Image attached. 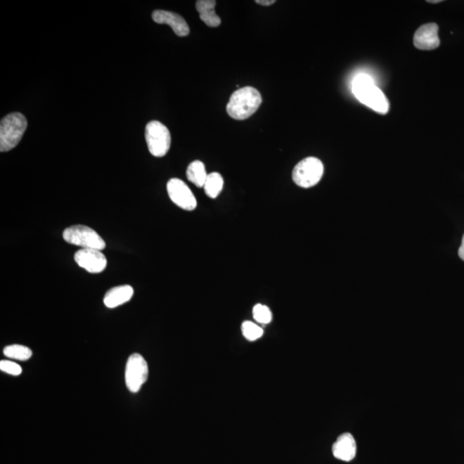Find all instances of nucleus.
I'll return each mask as SVG.
<instances>
[{"label":"nucleus","mask_w":464,"mask_h":464,"mask_svg":"<svg viewBox=\"0 0 464 464\" xmlns=\"http://www.w3.org/2000/svg\"><path fill=\"white\" fill-rule=\"evenodd\" d=\"M352 90L359 102L382 115L388 113L389 103L386 96L375 85L369 75H359L355 77Z\"/></svg>","instance_id":"f257e3e1"},{"label":"nucleus","mask_w":464,"mask_h":464,"mask_svg":"<svg viewBox=\"0 0 464 464\" xmlns=\"http://www.w3.org/2000/svg\"><path fill=\"white\" fill-rule=\"evenodd\" d=\"M262 98L257 89L246 86L231 95L226 111L231 118L243 121L250 118L261 106Z\"/></svg>","instance_id":"f03ea898"},{"label":"nucleus","mask_w":464,"mask_h":464,"mask_svg":"<svg viewBox=\"0 0 464 464\" xmlns=\"http://www.w3.org/2000/svg\"><path fill=\"white\" fill-rule=\"evenodd\" d=\"M28 127L25 116L11 113L4 117L0 124V150L9 152L19 144Z\"/></svg>","instance_id":"7ed1b4c3"},{"label":"nucleus","mask_w":464,"mask_h":464,"mask_svg":"<svg viewBox=\"0 0 464 464\" xmlns=\"http://www.w3.org/2000/svg\"><path fill=\"white\" fill-rule=\"evenodd\" d=\"M63 238L70 245L79 246L82 249L102 251L106 247L105 242L98 232L82 224L67 228L63 232Z\"/></svg>","instance_id":"20e7f679"},{"label":"nucleus","mask_w":464,"mask_h":464,"mask_svg":"<svg viewBox=\"0 0 464 464\" xmlns=\"http://www.w3.org/2000/svg\"><path fill=\"white\" fill-rule=\"evenodd\" d=\"M324 167L322 161L314 157L300 161L292 172V180L301 188L314 187L322 179Z\"/></svg>","instance_id":"39448f33"},{"label":"nucleus","mask_w":464,"mask_h":464,"mask_svg":"<svg viewBox=\"0 0 464 464\" xmlns=\"http://www.w3.org/2000/svg\"><path fill=\"white\" fill-rule=\"evenodd\" d=\"M146 141L150 154L154 157H162L169 150L172 136L164 124L153 121L146 125Z\"/></svg>","instance_id":"423d86ee"},{"label":"nucleus","mask_w":464,"mask_h":464,"mask_svg":"<svg viewBox=\"0 0 464 464\" xmlns=\"http://www.w3.org/2000/svg\"><path fill=\"white\" fill-rule=\"evenodd\" d=\"M149 368L146 359L138 354H131L127 362L125 380L127 389L137 393L148 379Z\"/></svg>","instance_id":"0eeeda50"},{"label":"nucleus","mask_w":464,"mask_h":464,"mask_svg":"<svg viewBox=\"0 0 464 464\" xmlns=\"http://www.w3.org/2000/svg\"><path fill=\"white\" fill-rule=\"evenodd\" d=\"M167 191L170 200L183 210L193 211L196 208L195 197L183 181L172 178L168 181Z\"/></svg>","instance_id":"6e6552de"},{"label":"nucleus","mask_w":464,"mask_h":464,"mask_svg":"<svg viewBox=\"0 0 464 464\" xmlns=\"http://www.w3.org/2000/svg\"><path fill=\"white\" fill-rule=\"evenodd\" d=\"M75 260L80 268L91 273H99L107 268L108 261L101 250L81 249L75 254Z\"/></svg>","instance_id":"1a4fd4ad"},{"label":"nucleus","mask_w":464,"mask_h":464,"mask_svg":"<svg viewBox=\"0 0 464 464\" xmlns=\"http://www.w3.org/2000/svg\"><path fill=\"white\" fill-rule=\"evenodd\" d=\"M413 44L420 50H432L439 48V26L434 22L420 27L413 36Z\"/></svg>","instance_id":"9d476101"},{"label":"nucleus","mask_w":464,"mask_h":464,"mask_svg":"<svg viewBox=\"0 0 464 464\" xmlns=\"http://www.w3.org/2000/svg\"><path fill=\"white\" fill-rule=\"evenodd\" d=\"M152 17L155 22L172 27L178 37H187L191 32L187 22L179 14L172 11L157 10L153 11Z\"/></svg>","instance_id":"9b49d317"},{"label":"nucleus","mask_w":464,"mask_h":464,"mask_svg":"<svg viewBox=\"0 0 464 464\" xmlns=\"http://www.w3.org/2000/svg\"><path fill=\"white\" fill-rule=\"evenodd\" d=\"M333 455L335 458L344 462H350L355 458L357 444L354 436L349 432L343 433L338 437L332 446Z\"/></svg>","instance_id":"f8f14e48"},{"label":"nucleus","mask_w":464,"mask_h":464,"mask_svg":"<svg viewBox=\"0 0 464 464\" xmlns=\"http://www.w3.org/2000/svg\"><path fill=\"white\" fill-rule=\"evenodd\" d=\"M134 293V288L129 285L115 286L106 292L103 303L106 307L114 309L129 302Z\"/></svg>","instance_id":"ddd939ff"},{"label":"nucleus","mask_w":464,"mask_h":464,"mask_svg":"<svg viewBox=\"0 0 464 464\" xmlns=\"http://www.w3.org/2000/svg\"><path fill=\"white\" fill-rule=\"evenodd\" d=\"M215 0H199L196 2V9L200 14V18L209 27H219L221 20L218 15L215 13Z\"/></svg>","instance_id":"4468645a"},{"label":"nucleus","mask_w":464,"mask_h":464,"mask_svg":"<svg viewBox=\"0 0 464 464\" xmlns=\"http://www.w3.org/2000/svg\"><path fill=\"white\" fill-rule=\"evenodd\" d=\"M186 175L188 180L198 188H204L208 176L205 165L199 160L193 161L188 165Z\"/></svg>","instance_id":"2eb2a0df"},{"label":"nucleus","mask_w":464,"mask_h":464,"mask_svg":"<svg viewBox=\"0 0 464 464\" xmlns=\"http://www.w3.org/2000/svg\"><path fill=\"white\" fill-rule=\"evenodd\" d=\"M224 187V179L219 173L214 172L209 174L206 183L204 185V191L209 198L215 199L221 193Z\"/></svg>","instance_id":"dca6fc26"},{"label":"nucleus","mask_w":464,"mask_h":464,"mask_svg":"<svg viewBox=\"0 0 464 464\" xmlns=\"http://www.w3.org/2000/svg\"><path fill=\"white\" fill-rule=\"evenodd\" d=\"M4 354L7 358L25 361L32 357L33 354L30 348L15 344V345L7 346L4 348Z\"/></svg>","instance_id":"f3484780"},{"label":"nucleus","mask_w":464,"mask_h":464,"mask_svg":"<svg viewBox=\"0 0 464 464\" xmlns=\"http://www.w3.org/2000/svg\"><path fill=\"white\" fill-rule=\"evenodd\" d=\"M242 333L245 338L250 342H254L263 335V330L257 323L245 321L242 324Z\"/></svg>","instance_id":"a211bd4d"},{"label":"nucleus","mask_w":464,"mask_h":464,"mask_svg":"<svg viewBox=\"0 0 464 464\" xmlns=\"http://www.w3.org/2000/svg\"><path fill=\"white\" fill-rule=\"evenodd\" d=\"M254 319L262 324H269L273 319V314L270 309L261 304H255L253 308Z\"/></svg>","instance_id":"6ab92c4d"},{"label":"nucleus","mask_w":464,"mask_h":464,"mask_svg":"<svg viewBox=\"0 0 464 464\" xmlns=\"http://www.w3.org/2000/svg\"><path fill=\"white\" fill-rule=\"evenodd\" d=\"M0 369L4 373L13 375V376H19L22 373L21 366L14 362L2 361L0 362Z\"/></svg>","instance_id":"aec40b11"},{"label":"nucleus","mask_w":464,"mask_h":464,"mask_svg":"<svg viewBox=\"0 0 464 464\" xmlns=\"http://www.w3.org/2000/svg\"><path fill=\"white\" fill-rule=\"evenodd\" d=\"M276 2V0H257V1H255V3H257L258 5L264 6H269L273 5V4Z\"/></svg>","instance_id":"412c9836"},{"label":"nucleus","mask_w":464,"mask_h":464,"mask_svg":"<svg viewBox=\"0 0 464 464\" xmlns=\"http://www.w3.org/2000/svg\"><path fill=\"white\" fill-rule=\"evenodd\" d=\"M458 255L459 257L461 258L462 260L464 262V235L462 239L461 246H460L458 250Z\"/></svg>","instance_id":"4be33fe9"},{"label":"nucleus","mask_w":464,"mask_h":464,"mask_svg":"<svg viewBox=\"0 0 464 464\" xmlns=\"http://www.w3.org/2000/svg\"><path fill=\"white\" fill-rule=\"evenodd\" d=\"M427 2L428 3H432V4H436V3H440V2H442V1H441V0H435V1H432V0H431V1H430V0H429V1H427Z\"/></svg>","instance_id":"5701e85b"}]
</instances>
